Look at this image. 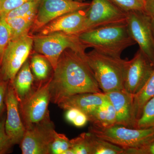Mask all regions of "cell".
<instances>
[{
  "label": "cell",
  "mask_w": 154,
  "mask_h": 154,
  "mask_svg": "<svg viewBox=\"0 0 154 154\" xmlns=\"http://www.w3.org/2000/svg\"><path fill=\"white\" fill-rule=\"evenodd\" d=\"M85 55L70 49L62 54L50 80V102L58 105L75 94L102 93Z\"/></svg>",
  "instance_id": "6da1fadb"
},
{
  "label": "cell",
  "mask_w": 154,
  "mask_h": 154,
  "mask_svg": "<svg viewBox=\"0 0 154 154\" xmlns=\"http://www.w3.org/2000/svg\"><path fill=\"white\" fill-rule=\"evenodd\" d=\"M87 48L115 57L136 44L129 33L126 23L102 26L87 30L78 35Z\"/></svg>",
  "instance_id": "7a4b0ae2"
},
{
  "label": "cell",
  "mask_w": 154,
  "mask_h": 154,
  "mask_svg": "<svg viewBox=\"0 0 154 154\" xmlns=\"http://www.w3.org/2000/svg\"><path fill=\"white\" fill-rule=\"evenodd\" d=\"M85 58L103 93L124 89L125 60L94 49L86 53Z\"/></svg>",
  "instance_id": "3957f363"
},
{
  "label": "cell",
  "mask_w": 154,
  "mask_h": 154,
  "mask_svg": "<svg viewBox=\"0 0 154 154\" xmlns=\"http://www.w3.org/2000/svg\"><path fill=\"white\" fill-rule=\"evenodd\" d=\"M33 45L37 52L44 56L54 70L63 52L70 49L82 55H85L87 48L80 41L78 35L62 32H54L47 35L33 37Z\"/></svg>",
  "instance_id": "277c9868"
},
{
  "label": "cell",
  "mask_w": 154,
  "mask_h": 154,
  "mask_svg": "<svg viewBox=\"0 0 154 154\" xmlns=\"http://www.w3.org/2000/svg\"><path fill=\"white\" fill-rule=\"evenodd\" d=\"M89 132L125 149L137 147L149 140L154 136V128H130L119 125L101 127L91 125Z\"/></svg>",
  "instance_id": "5b68a950"
},
{
  "label": "cell",
  "mask_w": 154,
  "mask_h": 154,
  "mask_svg": "<svg viewBox=\"0 0 154 154\" xmlns=\"http://www.w3.org/2000/svg\"><path fill=\"white\" fill-rule=\"evenodd\" d=\"M50 79L33 89L27 97L19 102L20 114L26 129L50 119Z\"/></svg>",
  "instance_id": "8992f818"
},
{
  "label": "cell",
  "mask_w": 154,
  "mask_h": 154,
  "mask_svg": "<svg viewBox=\"0 0 154 154\" xmlns=\"http://www.w3.org/2000/svg\"><path fill=\"white\" fill-rule=\"evenodd\" d=\"M33 45V37L28 35L11 40L0 63L2 81L12 83L27 60Z\"/></svg>",
  "instance_id": "52a82bcc"
},
{
  "label": "cell",
  "mask_w": 154,
  "mask_h": 154,
  "mask_svg": "<svg viewBox=\"0 0 154 154\" xmlns=\"http://www.w3.org/2000/svg\"><path fill=\"white\" fill-rule=\"evenodd\" d=\"M127 17V13L110 0H92L87 10L82 33L102 26L126 23Z\"/></svg>",
  "instance_id": "ba28073f"
},
{
  "label": "cell",
  "mask_w": 154,
  "mask_h": 154,
  "mask_svg": "<svg viewBox=\"0 0 154 154\" xmlns=\"http://www.w3.org/2000/svg\"><path fill=\"white\" fill-rule=\"evenodd\" d=\"M126 25L131 36L140 49L154 64V36L151 17L144 11L127 13Z\"/></svg>",
  "instance_id": "9c48e42d"
},
{
  "label": "cell",
  "mask_w": 154,
  "mask_h": 154,
  "mask_svg": "<svg viewBox=\"0 0 154 154\" xmlns=\"http://www.w3.org/2000/svg\"><path fill=\"white\" fill-rule=\"evenodd\" d=\"M154 70V64L139 49L125 65L124 90L134 96L142 89Z\"/></svg>",
  "instance_id": "30bf717a"
},
{
  "label": "cell",
  "mask_w": 154,
  "mask_h": 154,
  "mask_svg": "<svg viewBox=\"0 0 154 154\" xmlns=\"http://www.w3.org/2000/svg\"><path fill=\"white\" fill-rule=\"evenodd\" d=\"M56 132L50 118L26 129L20 143L22 154H50Z\"/></svg>",
  "instance_id": "8fae6325"
},
{
  "label": "cell",
  "mask_w": 154,
  "mask_h": 154,
  "mask_svg": "<svg viewBox=\"0 0 154 154\" xmlns=\"http://www.w3.org/2000/svg\"><path fill=\"white\" fill-rule=\"evenodd\" d=\"M90 4L76 0H40L33 23V30L41 29L49 22L65 14L88 8Z\"/></svg>",
  "instance_id": "7c38bea8"
},
{
  "label": "cell",
  "mask_w": 154,
  "mask_h": 154,
  "mask_svg": "<svg viewBox=\"0 0 154 154\" xmlns=\"http://www.w3.org/2000/svg\"><path fill=\"white\" fill-rule=\"evenodd\" d=\"M19 104L13 85L9 83L5 96L7 117L5 128L13 145L20 143L26 131L20 114Z\"/></svg>",
  "instance_id": "4fadbf2b"
},
{
  "label": "cell",
  "mask_w": 154,
  "mask_h": 154,
  "mask_svg": "<svg viewBox=\"0 0 154 154\" xmlns=\"http://www.w3.org/2000/svg\"><path fill=\"white\" fill-rule=\"evenodd\" d=\"M87 9L78 10L58 17L42 28L40 35L54 32L79 35L82 32Z\"/></svg>",
  "instance_id": "5bb4252c"
},
{
  "label": "cell",
  "mask_w": 154,
  "mask_h": 154,
  "mask_svg": "<svg viewBox=\"0 0 154 154\" xmlns=\"http://www.w3.org/2000/svg\"><path fill=\"white\" fill-rule=\"evenodd\" d=\"M105 94L113 105L116 112V125L134 128L135 123L133 117L134 96L124 89Z\"/></svg>",
  "instance_id": "9a60e30c"
},
{
  "label": "cell",
  "mask_w": 154,
  "mask_h": 154,
  "mask_svg": "<svg viewBox=\"0 0 154 154\" xmlns=\"http://www.w3.org/2000/svg\"><path fill=\"white\" fill-rule=\"evenodd\" d=\"M105 94L102 93H87L72 95L63 99L58 104L65 110L75 108L89 116L97 107L105 103Z\"/></svg>",
  "instance_id": "2e32d148"
},
{
  "label": "cell",
  "mask_w": 154,
  "mask_h": 154,
  "mask_svg": "<svg viewBox=\"0 0 154 154\" xmlns=\"http://www.w3.org/2000/svg\"><path fill=\"white\" fill-rule=\"evenodd\" d=\"M34 77L31 71L30 64L26 61L17 73L13 85L19 102L23 100L33 91Z\"/></svg>",
  "instance_id": "e0dca14e"
},
{
  "label": "cell",
  "mask_w": 154,
  "mask_h": 154,
  "mask_svg": "<svg viewBox=\"0 0 154 154\" xmlns=\"http://www.w3.org/2000/svg\"><path fill=\"white\" fill-rule=\"evenodd\" d=\"M88 117L92 125L97 126L108 127L116 124V112L107 96L105 103L97 107Z\"/></svg>",
  "instance_id": "ac0fdd59"
},
{
  "label": "cell",
  "mask_w": 154,
  "mask_h": 154,
  "mask_svg": "<svg viewBox=\"0 0 154 154\" xmlns=\"http://www.w3.org/2000/svg\"><path fill=\"white\" fill-rule=\"evenodd\" d=\"M154 96V70L145 85L133 96V117L136 122L140 117L143 108L147 102ZM135 128V127H134Z\"/></svg>",
  "instance_id": "d6986e66"
},
{
  "label": "cell",
  "mask_w": 154,
  "mask_h": 154,
  "mask_svg": "<svg viewBox=\"0 0 154 154\" xmlns=\"http://www.w3.org/2000/svg\"><path fill=\"white\" fill-rule=\"evenodd\" d=\"M91 154H122L124 149L100 138L93 134L86 133Z\"/></svg>",
  "instance_id": "ffe728a7"
},
{
  "label": "cell",
  "mask_w": 154,
  "mask_h": 154,
  "mask_svg": "<svg viewBox=\"0 0 154 154\" xmlns=\"http://www.w3.org/2000/svg\"><path fill=\"white\" fill-rule=\"evenodd\" d=\"M34 19L33 17H15L6 20L11 29V40L28 35Z\"/></svg>",
  "instance_id": "44dd1931"
},
{
  "label": "cell",
  "mask_w": 154,
  "mask_h": 154,
  "mask_svg": "<svg viewBox=\"0 0 154 154\" xmlns=\"http://www.w3.org/2000/svg\"><path fill=\"white\" fill-rule=\"evenodd\" d=\"M30 66L36 79L40 82L47 79L50 72L51 64L42 55L36 54L32 57Z\"/></svg>",
  "instance_id": "7402d4cb"
},
{
  "label": "cell",
  "mask_w": 154,
  "mask_h": 154,
  "mask_svg": "<svg viewBox=\"0 0 154 154\" xmlns=\"http://www.w3.org/2000/svg\"><path fill=\"white\" fill-rule=\"evenodd\" d=\"M154 128V96L146 103L141 114L135 125V128Z\"/></svg>",
  "instance_id": "603a6c76"
},
{
  "label": "cell",
  "mask_w": 154,
  "mask_h": 154,
  "mask_svg": "<svg viewBox=\"0 0 154 154\" xmlns=\"http://www.w3.org/2000/svg\"><path fill=\"white\" fill-rule=\"evenodd\" d=\"M40 0H31L10 12L6 16V20L15 17L35 18Z\"/></svg>",
  "instance_id": "cb8c5ba5"
},
{
  "label": "cell",
  "mask_w": 154,
  "mask_h": 154,
  "mask_svg": "<svg viewBox=\"0 0 154 154\" xmlns=\"http://www.w3.org/2000/svg\"><path fill=\"white\" fill-rule=\"evenodd\" d=\"M70 148L65 154H91L86 133H83L77 137L70 140Z\"/></svg>",
  "instance_id": "d4e9b609"
},
{
  "label": "cell",
  "mask_w": 154,
  "mask_h": 154,
  "mask_svg": "<svg viewBox=\"0 0 154 154\" xmlns=\"http://www.w3.org/2000/svg\"><path fill=\"white\" fill-rule=\"evenodd\" d=\"M70 146V140L65 135L56 132L50 147V154H65Z\"/></svg>",
  "instance_id": "484cf974"
},
{
  "label": "cell",
  "mask_w": 154,
  "mask_h": 154,
  "mask_svg": "<svg viewBox=\"0 0 154 154\" xmlns=\"http://www.w3.org/2000/svg\"><path fill=\"white\" fill-rule=\"evenodd\" d=\"M11 39V31L5 17L0 16V63L4 51Z\"/></svg>",
  "instance_id": "4316f807"
},
{
  "label": "cell",
  "mask_w": 154,
  "mask_h": 154,
  "mask_svg": "<svg viewBox=\"0 0 154 154\" xmlns=\"http://www.w3.org/2000/svg\"><path fill=\"white\" fill-rule=\"evenodd\" d=\"M119 8L127 13L134 11H144L145 0H110Z\"/></svg>",
  "instance_id": "83f0119b"
},
{
  "label": "cell",
  "mask_w": 154,
  "mask_h": 154,
  "mask_svg": "<svg viewBox=\"0 0 154 154\" xmlns=\"http://www.w3.org/2000/svg\"><path fill=\"white\" fill-rule=\"evenodd\" d=\"M5 118L0 120V154L7 153L13 145L6 133L5 124Z\"/></svg>",
  "instance_id": "f1b7e54d"
},
{
  "label": "cell",
  "mask_w": 154,
  "mask_h": 154,
  "mask_svg": "<svg viewBox=\"0 0 154 154\" xmlns=\"http://www.w3.org/2000/svg\"><path fill=\"white\" fill-rule=\"evenodd\" d=\"M31 0H1L0 16L6 17L8 13Z\"/></svg>",
  "instance_id": "f546056e"
},
{
  "label": "cell",
  "mask_w": 154,
  "mask_h": 154,
  "mask_svg": "<svg viewBox=\"0 0 154 154\" xmlns=\"http://www.w3.org/2000/svg\"><path fill=\"white\" fill-rule=\"evenodd\" d=\"M122 154H154V136L142 145L124 149Z\"/></svg>",
  "instance_id": "4dcf8cb0"
},
{
  "label": "cell",
  "mask_w": 154,
  "mask_h": 154,
  "mask_svg": "<svg viewBox=\"0 0 154 154\" xmlns=\"http://www.w3.org/2000/svg\"><path fill=\"white\" fill-rule=\"evenodd\" d=\"M8 83V82L3 81L0 82V119L2 117L5 105L6 94Z\"/></svg>",
  "instance_id": "1f68e13d"
},
{
  "label": "cell",
  "mask_w": 154,
  "mask_h": 154,
  "mask_svg": "<svg viewBox=\"0 0 154 154\" xmlns=\"http://www.w3.org/2000/svg\"><path fill=\"white\" fill-rule=\"evenodd\" d=\"M88 121L87 116L80 110L79 112L72 123L77 127H82L85 125Z\"/></svg>",
  "instance_id": "d6a6232c"
},
{
  "label": "cell",
  "mask_w": 154,
  "mask_h": 154,
  "mask_svg": "<svg viewBox=\"0 0 154 154\" xmlns=\"http://www.w3.org/2000/svg\"><path fill=\"white\" fill-rule=\"evenodd\" d=\"M144 11L149 16L154 15V0H145Z\"/></svg>",
  "instance_id": "836d02e7"
},
{
  "label": "cell",
  "mask_w": 154,
  "mask_h": 154,
  "mask_svg": "<svg viewBox=\"0 0 154 154\" xmlns=\"http://www.w3.org/2000/svg\"><path fill=\"white\" fill-rule=\"evenodd\" d=\"M151 17V25L152 30L154 36V15L153 16H150Z\"/></svg>",
  "instance_id": "e575fe53"
},
{
  "label": "cell",
  "mask_w": 154,
  "mask_h": 154,
  "mask_svg": "<svg viewBox=\"0 0 154 154\" xmlns=\"http://www.w3.org/2000/svg\"><path fill=\"white\" fill-rule=\"evenodd\" d=\"M2 77H1V68H0V82H2Z\"/></svg>",
  "instance_id": "d590c367"
},
{
  "label": "cell",
  "mask_w": 154,
  "mask_h": 154,
  "mask_svg": "<svg viewBox=\"0 0 154 154\" xmlns=\"http://www.w3.org/2000/svg\"><path fill=\"white\" fill-rule=\"evenodd\" d=\"M76 1H79V2H82L83 1H85V0H76Z\"/></svg>",
  "instance_id": "8d00e7d4"
},
{
  "label": "cell",
  "mask_w": 154,
  "mask_h": 154,
  "mask_svg": "<svg viewBox=\"0 0 154 154\" xmlns=\"http://www.w3.org/2000/svg\"><path fill=\"white\" fill-rule=\"evenodd\" d=\"M0 1H1V0H0Z\"/></svg>",
  "instance_id": "74e56055"
}]
</instances>
